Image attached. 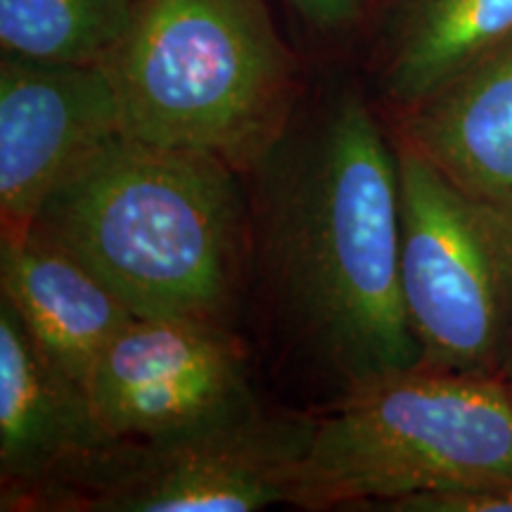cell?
Returning a JSON list of instances; mask_svg holds the SVG:
<instances>
[{"mask_svg":"<svg viewBox=\"0 0 512 512\" xmlns=\"http://www.w3.org/2000/svg\"><path fill=\"white\" fill-rule=\"evenodd\" d=\"M252 268L273 328L335 399L420 366L401 297L399 159L339 88L294 114L249 174Z\"/></svg>","mask_w":512,"mask_h":512,"instance_id":"6da1fadb","label":"cell"},{"mask_svg":"<svg viewBox=\"0 0 512 512\" xmlns=\"http://www.w3.org/2000/svg\"><path fill=\"white\" fill-rule=\"evenodd\" d=\"M238 169L204 152L117 136L29 223L62 242L138 318L233 323L252 266Z\"/></svg>","mask_w":512,"mask_h":512,"instance_id":"7a4b0ae2","label":"cell"},{"mask_svg":"<svg viewBox=\"0 0 512 512\" xmlns=\"http://www.w3.org/2000/svg\"><path fill=\"white\" fill-rule=\"evenodd\" d=\"M124 136L204 152L247 176L299 110L266 0H140L102 60Z\"/></svg>","mask_w":512,"mask_h":512,"instance_id":"3957f363","label":"cell"},{"mask_svg":"<svg viewBox=\"0 0 512 512\" xmlns=\"http://www.w3.org/2000/svg\"><path fill=\"white\" fill-rule=\"evenodd\" d=\"M501 475H512V384L418 366L316 415L287 503L382 510L406 496Z\"/></svg>","mask_w":512,"mask_h":512,"instance_id":"277c9868","label":"cell"},{"mask_svg":"<svg viewBox=\"0 0 512 512\" xmlns=\"http://www.w3.org/2000/svg\"><path fill=\"white\" fill-rule=\"evenodd\" d=\"M401 297L420 366L503 377L512 349V207L472 195L394 136Z\"/></svg>","mask_w":512,"mask_h":512,"instance_id":"5b68a950","label":"cell"},{"mask_svg":"<svg viewBox=\"0 0 512 512\" xmlns=\"http://www.w3.org/2000/svg\"><path fill=\"white\" fill-rule=\"evenodd\" d=\"M316 415L261 406L211 430L166 439H107L5 512H254L287 503Z\"/></svg>","mask_w":512,"mask_h":512,"instance_id":"8992f818","label":"cell"},{"mask_svg":"<svg viewBox=\"0 0 512 512\" xmlns=\"http://www.w3.org/2000/svg\"><path fill=\"white\" fill-rule=\"evenodd\" d=\"M86 392L110 439L181 437L261 408L238 335L200 318H136L95 361Z\"/></svg>","mask_w":512,"mask_h":512,"instance_id":"52a82bcc","label":"cell"},{"mask_svg":"<svg viewBox=\"0 0 512 512\" xmlns=\"http://www.w3.org/2000/svg\"><path fill=\"white\" fill-rule=\"evenodd\" d=\"M117 91L102 62L0 57V214L29 223L50 192L121 136Z\"/></svg>","mask_w":512,"mask_h":512,"instance_id":"ba28073f","label":"cell"},{"mask_svg":"<svg viewBox=\"0 0 512 512\" xmlns=\"http://www.w3.org/2000/svg\"><path fill=\"white\" fill-rule=\"evenodd\" d=\"M0 299L36 347L86 387L102 351L138 316L100 275L34 223L3 226Z\"/></svg>","mask_w":512,"mask_h":512,"instance_id":"9c48e42d","label":"cell"},{"mask_svg":"<svg viewBox=\"0 0 512 512\" xmlns=\"http://www.w3.org/2000/svg\"><path fill=\"white\" fill-rule=\"evenodd\" d=\"M83 384L36 347L0 299V503L107 441Z\"/></svg>","mask_w":512,"mask_h":512,"instance_id":"30bf717a","label":"cell"},{"mask_svg":"<svg viewBox=\"0 0 512 512\" xmlns=\"http://www.w3.org/2000/svg\"><path fill=\"white\" fill-rule=\"evenodd\" d=\"M394 136L460 188L512 207V38L399 112Z\"/></svg>","mask_w":512,"mask_h":512,"instance_id":"8fae6325","label":"cell"},{"mask_svg":"<svg viewBox=\"0 0 512 512\" xmlns=\"http://www.w3.org/2000/svg\"><path fill=\"white\" fill-rule=\"evenodd\" d=\"M512 38V0H392L380 31L377 81L408 110Z\"/></svg>","mask_w":512,"mask_h":512,"instance_id":"7c38bea8","label":"cell"},{"mask_svg":"<svg viewBox=\"0 0 512 512\" xmlns=\"http://www.w3.org/2000/svg\"><path fill=\"white\" fill-rule=\"evenodd\" d=\"M140 0H0L3 53L55 62H102Z\"/></svg>","mask_w":512,"mask_h":512,"instance_id":"4fadbf2b","label":"cell"},{"mask_svg":"<svg viewBox=\"0 0 512 512\" xmlns=\"http://www.w3.org/2000/svg\"><path fill=\"white\" fill-rule=\"evenodd\" d=\"M392 512H512V475L425 491L384 505Z\"/></svg>","mask_w":512,"mask_h":512,"instance_id":"5bb4252c","label":"cell"},{"mask_svg":"<svg viewBox=\"0 0 512 512\" xmlns=\"http://www.w3.org/2000/svg\"><path fill=\"white\" fill-rule=\"evenodd\" d=\"M311 29L323 34L347 31L361 19L363 0H285Z\"/></svg>","mask_w":512,"mask_h":512,"instance_id":"9a60e30c","label":"cell"},{"mask_svg":"<svg viewBox=\"0 0 512 512\" xmlns=\"http://www.w3.org/2000/svg\"><path fill=\"white\" fill-rule=\"evenodd\" d=\"M505 380L512 384V349H510V361H508V368H505Z\"/></svg>","mask_w":512,"mask_h":512,"instance_id":"2e32d148","label":"cell"}]
</instances>
